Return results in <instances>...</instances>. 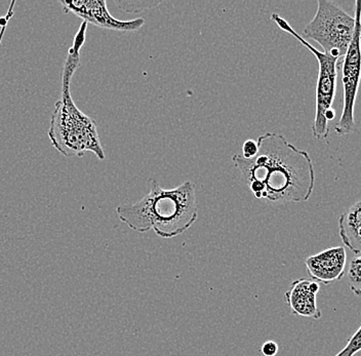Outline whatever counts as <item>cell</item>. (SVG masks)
Segmentation results:
<instances>
[{"label":"cell","mask_w":361,"mask_h":356,"mask_svg":"<svg viewBox=\"0 0 361 356\" xmlns=\"http://www.w3.org/2000/svg\"><path fill=\"white\" fill-rule=\"evenodd\" d=\"M347 283L355 296L361 297V256L352 259L347 269Z\"/></svg>","instance_id":"obj_11"},{"label":"cell","mask_w":361,"mask_h":356,"mask_svg":"<svg viewBox=\"0 0 361 356\" xmlns=\"http://www.w3.org/2000/svg\"><path fill=\"white\" fill-rule=\"evenodd\" d=\"M254 156L232 157L255 197L276 204H299L309 200L315 186L312 159L277 133L267 132L257 139Z\"/></svg>","instance_id":"obj_1"},{"label":"cell","mask_w":361,"mask_h":356,"mask_svg":"<svg viewBox=\"0 0 361 356\" xmlns=\"http://www.w3.org/2000/svg\"><path fill=\"white\" fill-rule=\"evenodd\" d=\"M338 234L345 247L361 256V200L338 218Z\"/></svg>","instance_id":"obj_10"},{"label":"cell","mask_w":361,"mask_h":356,"mask_svg":"<svg viewBox=\"0 0 361 356\" xmlns=\"http://www.w3.org/2000/svg\"><path fill=\"white\" fill-rule=\"evenodd\" d=\"M279 344L274 341H267L262 345L261 353L264 356H276L279 353Z\"/></svg>","instance_id":"obj_15"},{"label":"cell","mask_w":361,"mask_h":356,"mask_svg":"<svg viewBox=\"0 0 361 356\" xmlns=\"http://www.w3.org/2000/svg\"><path fill=\"white\" fill-rule=\"evenodd\" d=\"M60 4L65 13H73L85 23L99 28L118 32H135L145 24V20L142 18L128 21L116 19L108 11L105 0H63Z\"/></svg>","instance_id":"obj_7"},{"label":"cell","mask_w":361,"mask_h":356,"mask_svg":"<svg viewBox=\"0 0 361 356\" xmlns=\"http://www.w3.org/2000/svg\"><path fill=\"white\" fill-rule=\"evenodd\" d=\"M15 1L11 2L10 8H8L6 15L4 16V17L0 18V24H1V30H0V44H1L2 38H4V32H6L8 21H10L11 18L13 16V6H15Z\"/></svg>","instance_id":"obj_16"},{"label":"cell","mask_w":361,"mask_h":356,"mask_svg":"<svg viewBox=\"0 0 361 356\" xmlns=\"http://www.w3.org/2000/svg\"><path fill=\"white\" fill-rule=\"evenodd\" d=\"M307 272L312 281L331 285L345 276L347 253L344 247H334L308 257L305 261Z\"/></svg>","instance_id":"obj_8"},{"label":"cell","mask_w":361,"mask_h":356,"mask_svg":"<svg viewBox=\"0 0 361 356\" xmlns=\"http://www.w3.org/2000/svg\"><path fill=\"white\" fill-rule=\"evenodd\" d=\"M355 24V17L336 2L318 0L314 18L305 27L302 37L314 40L327 55L343 59L351 44Z\"/></svg>","instance_id":"obj_5"},{"label":"cell","mask_w":361,"mask_h":356,"mask_svg":"<svg viewBox=\"0 0 361 356\" xmlns=\"http://www.w3.org/2000/svg\"><path fill=\"white\" fill-rule=\"evenodd\" d=\"M355 31L346 55L342 61L343 111L336 125V134L345 136L355 130L356 99L361 80V0L355 2Z\"/></svg>","instance_id":"obj_6"},{"label":"cell","mask_w":361,"mask_h":356,"mask_svg":"<svg viewBox=\"0 0 361 356\" xmlns=\"http://www.w3.org/2000/svg\"><path fill=\"white\" fill-rule=\"evenodd\" d=\"M258 151L256 140L248 139L245 142L243 146V156L245 159H250L254 156Z\"/></svg>","instance_id":"obj_14"},{"label":"cell","mask_w":361,"mask_h":356,"mask_svg":"<svg viewBox=\"0 0 361 356\" xmlns=\"http://www.w3.org/2000/svg\"><path fill=\"white\" fill-rule=\"evenodd\" d=\"M87 25L85 22L81 23L73 44L68 51L62 72L60 98L55 104L47 135L51 145L63 156L81 157L85 153L92 152L100 161H104L105 152L102 147L96 121L79 110L70 91L72 78L80 66V51L85 42Z\"/></svg>","instance_id":"obj_2"},{"label":"cell","mask_w":361,"mask_h":356,"mask_svg":"<svg viewBox=\"0 0 361 356\" xmlns=\"http://www.w3.org/2000/svg\"><path fill=\"white\" fill-rule=\"evenodd\" d=\"M361 351V326L347 342L346 346L333 356H354Z\"/></svg>","instance_id":"obj_13"},{"label":"cell","mask_w":361,"mask_h":356,"mask_svg":"<svg viewBox=\"0 0 361 356\" xmlns=\"http://www.w3.org/2000/svg\"><path fill=\"white\" fill-rule=\"evenodd\" d=\"M271 20L274 22L284 32L293 36L300 44H303L309 51L315 56L318 62L317 85H316L315 96V118L312 125L313 136L316 140H324L329 137V123L326 114L333 109L337 92L338 71L342 65L343 59L333 57L324 51H318L310 42L304 39L295 29L288 24L286 20L279 13H273Z\"/></svg>","instance_id":"obj_4"},{"label":"cell","mask_w":361,"mask_h":356,"mask_svg":"<svg viewBox=\"0 0 361 356\" xmlns=\"http://www.w3.org/2000/svg\"><path fill=\"white\" fill-rule=\"evenodd\" d=\"M115 4L124 12L139 13L144 10L155 8V6H159L161 1H116Z\"/></svg>","instance_id":"obj_12"},{"label":"cell","mask_w":361,"mask_h":356,"mask_svg":"<svg viewBox=\"0 0 361 356\" xmlns=\"http://www.w3.org/2000/svg\"><path fill=\"white\" fill-rule=\"evenodd\" d=\"M117 217L139 233L155 232L161 238L185 233L198 219L195 185L186 181L173 189H164L151 180L150 192L139 202L116 207Z\"/></svg>","instance_id":"obj_3"},{"label":"cell","mask_w":361,"mask_h":356,"mask_svg":"<svg viewBox=\"0 0 361 356\" xmlns=\"http://www.w3.org/2000/svg\"><path fill=\"white\" fill-rule=\"evenodd\" d=\"M319 283L307 278L295 279L290 290L284 295L293 314L309 319H322V311L317 306Z\"/></svg>","instance_id":"obj_9"}]
</instances>
